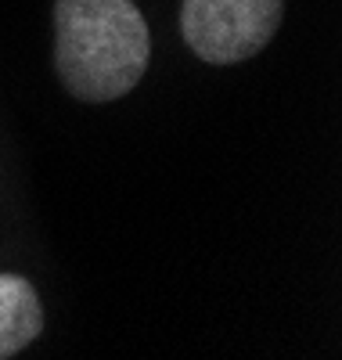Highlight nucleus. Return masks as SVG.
<instances>
[{"label": "nucleus", "instance_id": "7ed1b4c3", "mask_svg": "<svg viewBox=\"0 0 342 360\" xmlns=\"http://www.w3.org/2000/svg\"><path fill=\"white\" fill-rule=\"evenodd\" d=\"M44 332V307L22 274H0V360L33 346Z\"/></svg>", "mask_w": 342, "mask_h": 360}, {"label": "nucleus", "instance_id": "f257e3e1", "mask_svg": "<svg viewBox=\"0 0 342 360\" xmlns=\"http://www.w3.org/2000/svg\"><path fill=\"white\" fill-rule=\"evenodd\" d=\"M151 58L148 22L134 0H58L54 69L72 98L105 105L141 83Z\"/></svg>", "mask_w": 342, "mask_h": 360}, {"label": "nucleus", "instance_id": "f03ea898", "mask_svg": "<svg viewBox=\"0 0 342 360\" xmlns=\"http://www.w3.org/2000/svg\"><path fill=\"white\" fill-rule=\"evenodd\" d=\"M281 15L285 0H184L180 33L205 65H234L274 40Z\"/></svg>", "mask_w": 342, "mask_h": 360}]
</instances>
